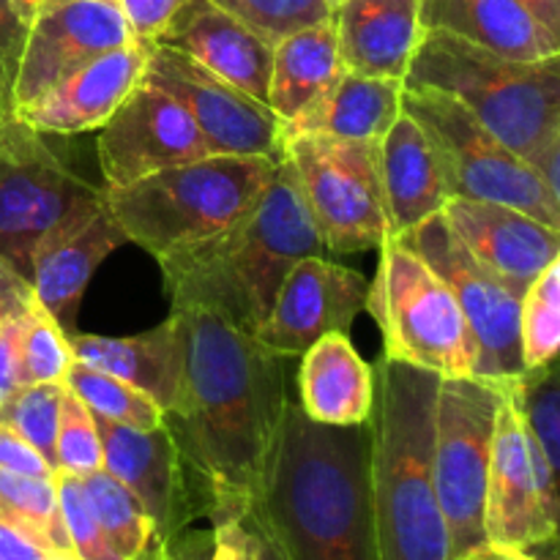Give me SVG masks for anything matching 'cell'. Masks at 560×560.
I'll return each mask as SVG.
<instances>
[{"label": "cell", "mask_w": 560, "mask_h": 560, "mask_svg": "<svg viewBox=\"0 0 560 560\" xmlns=\"http://www.w3.org/2000/svg\"><path fill=\"white\" fill-rule=\"evenodd\" d=\"M246 520H249L252 534H255L257 560H288V558H284L282 547H279L277 536L271 534V528L262 523V517L255 512V509H249V512H246Z\"/></svg>", "instance_id": "obj_48"}, {"label": "cell", "mask_w": 560, "mask_h": 560, "mask_svg": "<svg viewBox=\"0 0 560 560\" xmlns=\"http://www.w3.org/2000/svg\"><path fill=\"white\" fill-rule=\"evenodd\" d=\"M402 85L457 98L523 162L560 135V55L514 60L452 33L421 31Z\"/></svg>", "instance_id": "obj_5"}, {"label": "cell", "mask_w": 560, "mask_h": 560, "mask_svg": "<svg viewBox=\"0 0 560 560\" xmlns=\"http://www.w3.org/2000/svg\"><path fill=\"white\" fill-rule=\"evenodd\" d=\"M55 470L77 479L102 470V438H98L96 419L69 388L60 402L58 430H55Z\"/></svg>", "instance_id": "obj_37"}, {"label": "cell", "mask_w": 560, "mask_h": 560, "mask_svg": "<svg viewBox=\"0 0 560 560\" xmlns=\"http://www.w3.org/2000/svg\"><path fill=\"white\" fill-rule=\"evenodd\" d=\"M151 42H135L98 55L14 113L38 135H80L102 129L131 88L142 80Z\"/></svg>", "instance_id": "obj_20"}, {"label": "cell", "mask_w": 560, "mask_h": 560, "mask_svg": "<svg viewBox=\"0 0 560 560\" xmlns=\"http://www.w3.org/2000/svg\"><path fill=\"white\" fill-rule=\"evenodd\" d=\"M142 77L184 104L211 156L279 159L282 153V124L268 104L211 74L189 55L151 44Z\"/></svg>", "instance_id": "obj_13"}, {"label": "cell", "mask_w": 560, "mask_h": 560, "mask_svg": "<svg viewBox=\"0 0 560 560\" xmlns=\"http://www.w3.org/2000/svg\"><path fill=\"white\" fill-rule=\"evenodd\" d=\"M151 44L189 55L211 74L268 104L273 42L213 0H186Z\"/></svg>", "instance_id": "obj_22"}, {"label": "cell", "mask_w": 560, "mask_h": 560, "mask_svg": "<svg viewBox=\"0 0 560 560\" xmlns=\"http://www.w3.org/2000/svg\"><path fill=\"white\" fill-rule=\"evenodd\" d=\"M541 25L560 38V0H520Z\"/></svg>", "instance_id": "obj_50"}, {"label": "cell", "mask_w": 560, "mask_h": 560, "mask_svg": "<svg viewBox=\"0 0 560 560\" xmlns=\"http://www.w3.org/2000/svg\"><path fill=\"white\" fill-rule=\"evenodd\" d=\"M135 38L118 0H44L27 25L14 113L93 58Z\"/></svg>", "instance_id": "obj_15"}, {"label": "cell", "mask_w": 560, "mask_h": 560, "mask_svg": "<svg viewBox=\"0 0 560 560\" xmlns=\"http://www.w3.org/2000/svg\"><path fill=\"white\" fill-rule=\"evenodd\" d=\"M443 217L465 249L520 295L560 257V230L547 228L517 208L448 197Z\"/></svg>", "instance_id": "obj_21"}, {"label": "cell", "mask_w": 560, "mask_h": 560, "mask_svg": "<svg viewBox=\"0 0 560 560\" xmlns=\"http://www.w3.org/2000/svg\"><path fill=\"white\" fill-rule=\"evenodd\" d=\"M213 3L255 27L273 44L301 27L331 20L334 14L328 0H213Z\"/></svg>", "instance_id": "obj_38"}, {"label": "cell", "mask_w": 560, "mask_h": 560, "mask_svg": "<svg viewBox=\"0 0 560 560\" xmlns=\"http://www.w3.org/2000/svg\"><path fill=\"white\" fill-rule=\"evenodd\" d=\"M49 552L0 520V560H44Z\"/></svg>", "instance_id": "obj_47"}, {"label": "cell", "mask_w": 560, "mask_h": 560, "mask_svg": "<svg viewBox=\"0 0 560 560\" xmlns=\"http://www.w3.org/2000/svg\"><path fill=\"white\" fill-rule=\"evenodd\" d=\"M402 113V82L342 69L304 113L282 124L279 137L326 135L339 140H381Z\"/></svg>", "instance_id": "obj_28"}, {"label": "cell", "mask_w": 560, "mask_h": 560, "mask_svg": "<svg viewBox=\"0 0 560 560\" xmlns=\"http://www.w3.org/2000/svg\"><path fill=\"white\" fill-rule=\"evenodd\" d=\"M501 386L517 405L530 441L560 468V383L556 361L525 370L523 375Z\"/></svg>", "instance_id": "obj_34"}, {"label": "cell", "mask_w": 560, "mask_h": 560, "mask_svg": "<svg viewBox=\"0 0 560 560\" xmlns=\"http://www.w3.org/2000/svg\"><path fill=\"white\" fill-rule=\"evenodd\" d=\"M74 366L69 334L33 301L25 312L20 337V383H66V375Z\"/></svg>", "instance_id": "obj_35"}, {"label": "cell", "mask_w": 560, "mask_h": 560, "mask_svg": "<svg viewBox=\"0 0 560 560\" xmlns=\"http://www.w3.org/2000/svg\"><path fill=\"white\" fill-rule=\"evenodd\" d=\"M452 560H541V558L534 556L530 550H517V547H503V545H492V541H481L479 547H474V550L463 552V556Z\"/></svg>", "instance_id": "obj_49"}, {"label": "cell", "mask_w": 560, "mask_h": 560, "mask_svg": "<svg viewBox=\"0 0 560 560\" xmlns=\"http://www.w3.org/2000/svg\"><path fill=\"white\" fill-rule=\"evenodd\" d=\"M421 31H443L514 60L558 58L560 38L520 0H419Z\"/></svg>", "instance_id": "obj_26"}, {"label": "cell", "mask_w": 560, "mask_h": 560, "mask_svg": "<svg viewBox=\"0 0 560 560\" xmlns=\"http://www.w3.org/2000/svg\"><path fill=\"white\" fill-rule=\"evenodd\" d=\"M118 3L129 20L131 33L140 42H153L186 0H118Z\"/></svg>", "instance_id": "obj_42"}, {"label": "cell", "mask_w": 560, "mask_h": 560, "mask_svg": "<svg viewBox=\"0 0 560 560\" xmlns=\"http://www.w3.org/2000/svg\"><path fill=\"white\" fill-rule=\"evenodd\" d=\"M501 394L487 474L485 536L492 545L536 550L556 541L558 517L541 501L523 416L503 386Z\"/></svg>", "instance_id": "obj_18"}, {"label": "cell", "mask_w": 560, "mask_h": 560, "mask_svg": "<svg viewBox=\"0 0 560 560\" xmlns=\"http://www.w3.org/2000/svg\"><path fill=\"white\" fill-rule=\"evenodd\" d=\"M299 359V405L312 421L353 427L370 419L375 375L355 353L348 334H326Z\"/></svg>", "instance_id": "obj_27"}, {"label": "cell", "mask_w": 560, "mask_h": 560, "mask_svg": "<svg viewBox=\"0 0 560 560\" xmlns=\"http://www.w3.org/2000/svg\"><path fill=\"white\" fill-rule=\"evenodd\" d=\"M80 481L93 517L102 525L115 556L120 560H159L164 541L140 501L104 470H96Z\"/></svg>", "instance_id": "obj_30"}, {"label": "cell", "mask_w": 560, "mask_h": 560, "mask_svg": "<svg viewBox=\"0 0 560 560\" xmlns=\"http://www.w3.org/2000/svg\"><path fill=\"white\" fill-rule=\"evenodd\" d=\"M501 386L481 377H441L432 419V481L452 558L485 536V495ZM448 558V560H452Z\"/></svg>", "instance_id": "obj_9"}, {"label": "cell", "mask_w": 560, "mask_h": 560, "mask_svg": "<svg viewBox=\"0 0 560 560\" xmlns=\"http://www.w3.org/2000/svg\"><path fill=\"white\" fill-rule=\"evenodd\" d=\"M328 3H331V9H334V5H337V3H339V0H328Z\"/></svg>", "instance_id": "obj_53"}, {"label": "cell", "mask_w": 560, "mask_h": 560, "mask_svg": "<svg viewBox=\"0 0 560 560\" xmlns=\"http://www.w3.org/2000/svg\"><path fill=\"white\" fill-rule=\"evenodd\" d=\"M383 337V359L438 377H474L476 342L452 288L402 241L381 244L366 310Z\"/></svg>", "instance_id": "obj_7"}, {"label": "cell", "mask_w": 560, "mask_h": 560, "mask_svg": "<svg viewBox=\"0 0 560 560\" xmlns=\"http://www.w3.org/2000/svg\"><path fill=\"white\" fill-rule=\"evenodd\" d=\"M405 246L421 257L452 288L476 342L474 377L490 383L514 381L525 372L520 350V301L498 273L481 266L463 241L448 228L446 217L435 213L402 235Z\"/></svg>", "instance_id": "obj_12"}, {"label": "cell", "mask_w": 560, "mask_h": 560, "mask_svg": "<svg viewBox=\"0 0 560 560\" xmlns=\"http://www.w3.org/2000/svg\"><path fill=\"white\" fill-rule=\"evenodd\" d=\"M104 189H120L175 164L211 156L184 104L142 77L98 129Z\"/></svg>", "instance_id": "obj_14"}, {"label": "cell", "mask_w": 560, "mask_h": 560, "mask_svg": "<svg viewBox=\"0 0 560 560\" xmlns=\"http://www.w3.org/2000/svg\"><path fill=\"white\" fill-rule=\"evenodd\" d=\"M370 427V485L381 560H448V530L432 481V419L441 377L383 359Z\"/></svg>", "instance_id": "obj_4"}, {"label": "cell", "mask_w": 560, "mask_h": 560, "mask_svg": "<svg viewBox=\"0 0 560 560\" xmlns=\"http://www.w3.org/2000/svg\"><path fill=\"white\" fill-rule=\"evenodd\" d=\"M377 170L388 238H402L408 230L419 228L446 206L448 191L435 153L421 126L405 109L377 140Z\"/></svg>", "instance_id": "obj_25"}, {"label": "cell", "mask_w": 560, "mask_h": 560, "mask_svg": "<svg viewBox=\"0 0 560 560\" xmlns=\"http://www.w3.org/2000/svg\"><path fill=\"white\" fill-rule=\"evenodd\" d=\"M69 345L77 364L93 366L140 388L164 413L178 402L186 364V326L180 312L131 337L71 331Z\"/></svg>", "instance_id": "obj_23"}, {"label": "cell", "mask_w": 560, "mask_h": 560, "mask_svg": "<svg viewBox=\"0 0 560 560\" xmlns=\"http://www.w3.org/2000/svg\"><path fill=\"white\" fill-rule=\"evenodd\" d=\"M66 388L91 410L96 419L113 424L135 427V430H156L164 421V410L140 388L129 386L120 377L98 372L93 366L77 364L66 375Z\"/></svg>", "instance_id": "obj_32"}, {"label": "cell", "mask_w": 560, "mask_h": 560, "mask_svg": "<svg viewBox=\"0 0 560 560\" xmlns=\"http://www.w3.org/2000/svg\"><path fill=\"white\" fill-rule=\"evenodd\" d=\"M312 255H323V241L293 170L279 153L277 175L246 217L202 244L156 262L173 310H206L241 331L255 334L290 268Z\"/></svg>", "instance_id": "obj_3"}, {"label": "cell", "mask_w": 560, "mask_h": 560, "mask_svg": "<svg viewBox=\"0 0 560 560\" xmlns=\"http://www.w3.org/2000/svg\"><path fill=\"white\" fill-rule=\"evenodd\" d=\"M66 383H33L22 386L0 405V424L25 438L55 468V430H58L60 402Z\"/></svg>", "instance_id": "obj_36"}, {"label": "cell", "mask_w": 560, "mask_h": 560, "mask_svg": "<svg viewBox=\"0 0 560 560\" xmlns=\"http://www.w3.org/2000/svg\"><path fill=\"white\" fill-rule=\"evenodd\" d=\"M96 430L102 438V470L140 501L164 545L186 525L206 517L200 490L164 421L156 430H135L96 419Z\"/></svg>", "instance_id": "obj_16"}, {"label": "cell", "mask_w": 560, "mask_h": 560, "mask_svg": "<svg viewBox=\"0 0 560 560\" xmlns=\"http://www.w3.org/2000/svg\"><path fill=\"white\" fill-rule=\"evenodd\" d=\"M33 301L36 299H33L31 282L16 273L9 262L0 260V328L14 317L25 315Z\"/></svg>", "instance_id": "obj_45"}, {"label": "cell", "mask_w": 560, "mask_h": 560, "mask_svg": "<svg viewBox=\"0 0 560 560\" xmlns=\"http://www.w3.org/2000/svg\"><path fill=\"white\" fill-rule=\"evenodd\" d=\"M27 25L11 0H0V124L14 118V80L25 47Z\"/></svg>", "instance_id": "obj_40"}, {"label": "cell", "mask_w": 560, "mask_h": 560, "mask_svg": "<svg viewBox=\"0 0 560 560\" xmlns=\"http://www.w3.org/2000/svg\"><path fill=\"white\" fill-rule=\"evenodd\" d=\"M11 3H14L16 16H20V20L25 22V25H31L33 16H36V11L42 9L44 0H11Z\"/></svg>", "instance_id": "obj_51"}, {"label": "cell", "mask_w": 560, "mask_h": 560, "mask_svg": "<svg viewBox=\"0 0 560 560\" xmlns=\"http://www.w3.org/2000/svg\"><path fill=\"white\" fill-rule=\"evenodd\" d=\"M44 560H80V558H77L74 552H49Z\"/></svg>", "instance_id": "obj_52"}, {"label": "cell", "mask_w": 560, "mask_h": 560, "mask_svg": "<svg viewBox=\"0 0 560 560\" xmlns=\"http://www.w3.org/2000/svg\"><path fill=\"white\" fill-rule=\"evenodd\" d=\"M342 69L405 82L419 44V0H339L334 5Z\"/></svg>", "instance_id": "obj_24"}, {"label": "cell", "mask_w": 560, "mask_h": 560, "mask_svg": "<svg viewBox=\"0 0 560 560\" xmlns=\"http://www.w3.org/2000/svg\"><path fill=\"white\" fill-rule=\"evenodd\" d=\"M213 525V550L211 560H257L255 534H252L249 520L228 517Z\"/></svg>", "instance_id": "obj_43"}, {"label": "cell", "mask_w": 560, "mask_h": 560, "mask_svg": "<svg viewBox=\"0 0 560 560\" xmlns=\"http://www.w3.org/2000/svg\"><path fill=\"white\" fill-rule=\"evenodd\" d=\"M0 470L20 476H38V479H52L58 474L25 438L16 435L5 424H0Z\"/></svg>", "instance_id": "obj_41"}, {"label": "cell", "mask_w": 560, "mask_h": 560, "mask_svg": "<svg viewBox=\"0 0 560 560\" xmlns=\"http://www.w3.org/2000/svg\"><path fill=\"white\" fill-rule=\"evenodd\" d=\"M124 244L129 241L102 191L98 200L80 208L36 246L31 257L33 299L66 334L77 331V312L96 268Z\"/></svg>", "instance_id": "obj_19"}, {"label": "cell", "mask_w": 560, "mask_h": 560, "mask_svg": "<svg viewBox=\"0 0 560 560\" xmlns=\"http://www.w3.org/2000/svg\"><path fill=\"white\" fill-rule=\"evenodd\" d=\"M25 315L14 317L0 328V405L22 388L20 383V337Z\"/></svg>", "instance_id": "obj_44"}, {"label": "cell", "mask_w": 560, "mask_h": 560, "mask_svg": "<svg viewBox=\"0 0 560 560\" xmlns=\"http://www.w3.org/2000/svg\"><path fill=\"white\" fill-rule=\"evenodd\" d=\"M560 348V257L550 262L520 301V350L525 370L556 361Z\"/></svg>", "instance_id": "obj_33"}, {"label": "cell", "mask_w": 560, "mask_h": 560, "mask_svg": "<svg viewBox=\"0 0 560 560\" xmlns=\"http://www.w3.org/2000/svg\"><path fill=\"white\" fill-rule=\"evenodd\" d=\"M339 74H342V60L337 52L334 20L288 33L273 44L268 109L277 115L279 124H288L304 113L323 91H328Z\"/></svg>", "instance_id": "obj_29"}, {"label": "cell", "mask_w": 560, "mask_h": 560, "mask_svg": "<svg viewBox=\"0 0 560 560\" xmlns=\"http://www.w3.org/2000/svg\"><path fill=\"white\" fill-rule=\"evenodd\" d=\"M402 109L424 131L448 197L501 202L560 230L558 197L457 98L435 88L402 85Z\"/></svg>", "instance_id": "obj_8"}, {"label": "cell", "mask_w": 560, "mask_h": 560, "mask_svg": "<svg viewBox=\"0 0 560 560\" xmlns=\"http://www.w3.org/2000/svg\"><path fill=\"white\" fill-rule=\"evenodd\" d=\"M213 550V525L197 528L195 523L167 539L159 560H211Z\"/></svg>", "instance_id": "obj_46"}, {"label": "cell", "mask_w": 560, "mask_h": 560, "mask_svg": "<svg viewBox=\"0 0 560 560\" xmlns=\"http://www.w3.org/2000/svg\"><path fill=\"white\" fill-rule=\"evenodd\" d=\"M104 189L77 175L44 135L22 120L0 124V260L31 282V257L58 224Z\"/></svg>", "instance_id": "obj_11"}, {"label": "cell", "mask_w": 560, "mask_h": 560, "mask_svg": "<svg viewBox=\"0 0 560 560\" xmlns=\"http://www.w3.org/2000/svg\"><path fill=\"white\" fill-rule=\"evenodd\" d=\"M55 490H58L60 517H63L66 536H69L71 552L80 560H120L109 547L102 525L93 517L82 481L69 474H55Z\"/></svg>", "instance_id": "obj_39"}, {"label": "cell", "mask_w": 560, "mask_h": 560, "mask_svg": "<svg viewBox=\"0 0 560 560\" xmlns=\"http://www.w3.org/2000/svg\"><path fill=\"white\" fill-rule=\"evenodd\" d=\"M288 560H381L370 485V427L317 424L288 402L252 503Z\"/></svg>", "instance_id": "obj_2"}, {"label": "cell", "mask_w": 560, "mask_h": 560, "mask_svg": "<svg viewBox=\"0 0 560 560\" xmlns=\"http://www.w3.org/2000/svg\"><path fill=\"white\" fill-rule=\"evenodd\" d=\"M273 175L277 159L213 153L120 189H104V202L126 241L162 260L246 217Z\"/></svg>", "instance_id": "obj_6"}, {"label": "cell", "mask_w": 560, "mask_h": 560, "mask_svg": "<svg viewBox=\"0 0 560 560\" xmlns=\"http://www.w3.org/2000/svg\"><path fill=\"white\" fill-rule=\"evenodd\" d=\"M184 315L186 364L178 402L164 413L206 503L208 523L244 517L260 498L284 408V355L206 310Z\"/></svg>", "instance_id": "obj_1"}, {"label": "cell", "mask_w": 560, "mask_h": 560, "mask_svg": "<svg viewBox=\"0 0 560 560\" xmlns=\"http://www.w3.org/2000/svg\"><path fill=\"white\" fill-rule=\"evenodd\" d=\"M366 290L370 282L353 268L323 255L304 257L284 277L255 339L284 359L301 355L326 334H350L355 317L366 310Z\"/></svg>", "instance_id": "obj_17"}, {"label": "cell", "mask_w": 560, "mask_h": 560, "mask_svg": "<svg viewBox=\"0 0 560 560\" xmlns=\"http://www.w3.org/2000/svg\"><path fill=\"white\" fill-rule=\"evenodd\" d=\"M0 520L47 552H71L52 479L0 470Z\"/></svg>", "instance_id": "obj_31"}, {"label": "cell", "mask_w": 560, "mask_h": 560, "mask_svg": "<svg viewBox=\"0 0 560 560\" xmlns=\"http://www.w3.org/2000/svg\"><path fill=\"white\" fill-rule=\"evenodd\" d=\"M282 156L295 175L323 249H381L388 238L377 140H339L326 135L284 137Z\"/></svg>", "instance_id": "obj_10"}]
</instances>
